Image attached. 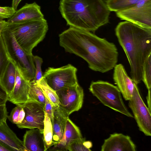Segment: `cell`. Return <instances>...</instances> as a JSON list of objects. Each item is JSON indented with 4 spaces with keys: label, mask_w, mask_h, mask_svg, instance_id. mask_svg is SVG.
I'll return each instance as SVG.
<instances>
[{
    "label": "cell",
    "mask_w": 151,
    "mask_h": 151,
    "mask_svg": "<svg viewBox=\"0 0 151 151\" xmlns=\"http://www.w3.org/2000/svg\"><path fill=\"white\" fill-rule=\"evenodd\" d=\"M58 36L60 46L84 59L92 70L104 73L117 64L118 52L115 44L90 32L70 27Z\"/></svg>",
    "instance_id": "obj_1"
},
{
    "label": "cell",
    "mask_w": 151,
    "mask_h": 151,
    "mask_svg": "<svg viewBox=\"0 0 151 151\" xmlns=\"http://www.w3.org/2000/svg\"><path fill=\"white\" fill-rule=\"evenodd\" d=\"M115 32L129 61L131 78L137 84L142 80L144 63L151 54V29L125 21L119 23Z\"/></svg>",
    "instance_id": "obj_2"
},
{
    "label": "cell",
    "mask_w": 151,
    "mask_h": 151,
    "mask_svg": "<svg viewBox=\"0 0 151 151\" xmlns=\"http://www.w3.org/2000/svg\"><path fill=\"white\" fill-rule=\"evenodd\" d=\"M59 9L70 27L94 32L109 22L111 12L103 0H60Z\"/></svg>",
    "instance_id": "obj_3"
},
{
    "label": "cell",
    "mask_w": 151,
    "mask_h": 151,
    "mask_svg": "<svg viewBox=\"0 0 151 151\" xmlns=\"http://www.w3.org/2000/svg\"><path fill=\"white\" fill-rule=\"evenodd\" d=\"M5 28L12 33L20 46L28 54L45 38L48 29L44 18L33 19L7 24Z\"/></svg>",
    "instance_id": "obj_4"
},
{
    "label": "cell",
    "mask_w": 151,
    "mask_h": 151,
    "mask_svg": "<svg viewBox=\"0 0 151 151\" xmlns=\"http://www.w3.org/2000/svg\"><path fill=\"white\" fill-rule=\"evenodd\" d=\"M0 35L10 60L26 79L30 81L34 80L35 66L33 55L28 54L20 46L12 33L7 29L4 27Z\"/></svg>",
    "instance_id": "obj_5"
},
{
    "label": "cell",
    "mask_w": 151,
    "mask_h": 151,
    "mask_svg": "<svg viewBox=\"0 0 151 151\" xmlns=\"http://www.w3.org/2000/svg\"><path fill=\"white\" fill-rule=\"evenodd\" d=\"M89 90L104 105L128 117L134 116L123 101L121 93L116 86L106 81H92Z\"/></svg>",
    "instance_id": "obj_6"
},
{
    "label": "cell",
    "mask_w": 151,
    "mask_h": 151,
    "mask_svg": "<svg viewBox=\"0 0 151 151\" xmlns=\"http://www.w3.org/2000/svg\"><path fill=\"white\" fill-rule=\"evenodd\" d=\"M77 71L76 67L70 64L58 68L49 67L42 77L47 85L56 91L78 83Z\"/></svg>",
    "instance_id": "obj_7"
},
{
    "label": "cell",
    "mask_w": 151,
    "mask_h": 151,
    "mask_svg": "<svg viewBox=\"0 0 151 151\" xmlns=\"http://www.w3.org/2000/svg\"><path fill=\"white\" fill-rule=\"evenodd\" d=\"M121 20L151 29V0H142L130 8L116 12Z\"/></svg>",
    "instance_id": "obj_8"
},
{
    "label": "cell",
    "mask_w": 151,
    "mask_h": 151,
    "mask_svg": "<svg viewBox=\"0 0 151 151\" xmlns=\"http://www.w3.org/2000/svg\"><path fill=\"white\" fill-rule=\"evenodd\" d=\"M129 106L131 109L139 130L146 136L151 135V112L143 101L137 85Z\"/></svg>",
    "instance_id": "obj_9"
},
{
    "label": "cell",
    "mask_w": 151,
    "mask_h": 151,
    "mask_svg": "<svg viewBox=\"0 0 151 151\" xmlns=\"http://www.w3.org/2000/svg\"><path fill=\"white\" fill-rule=\"evenodd\" d=\"M56 92L59 99L60 106L68 115L82 108L84 92L78 83Z\"/></svg>",
    "instance_id": "obj_10"
},
{
    "label": "cell",
    "mask_w": 151,
    "mask_h": 151,
    "mask_svg": "<svg viewBox=\"0 0 151 151\" xmlns=\"http://www.w3.org/2000/svg\"><path fill=\"white\" fill-rule=\"evenodd\" d=\"M21 105L24 111L25 116L17 126L20 129H37L43 133L45 118L43 107L37 103L31 101Z\"/></svg>",
    "instance_id": "obj_11"
},
{
    "label": "cell",
    "mask_w": 151,
    "mask_h": 151,
    "mask_svg": "<svg viewBox=\"0 0 151 151\" xmlns=\"http://www.w3.org/2000/svg\"><path fill=\"white\" fill-rule=\"evenodd\" d=\"M114 68V81L124 98L125 100L128 101L132 98L135 86L137 84L127 75L122 64H116Z\"/></svg>",
    "instance_id": "obj_12"
},
{
    "label": "cell",
    "mask_w": 151,
    "mask_h": 151,
    "mask_svg": "<svg viewBox=\"0 0 151 151\" xmlns=\"http://www.w3.org/2000/svg\"><path fill=\"white\" fill-rule=\"evenodd\" d=\"M136 147L130 137L122 133L110 135L104 140L101 151H135Z\"/></svg>",
    "instance_id": "obj_13"
},
{
    "label": "cell",
    "mask_w": 151,
    "mask_h": 151,
    "mask_svg": "<svg viewBox=\"0 0 151 151\" xmlns=\"http://www.w3.org/2000/svg\"><path fill=\"white\" fill-rule=\"evenodd\" d=\"M16 67V77L14 89L8 101L16 105H22L28 100L30 81L26 79Z\"/></svg>",
    "instance_id": "obj_14"
},
{
    "label": "cell",
    "mask_w": 151,
    "mask_h": 151,
    "mask_svg": "<svg viewBox=\"0 0 151 151\" xmlns=\"http://www.w3.org/2000/svg\"><path fill=\"white\" fill-rule=\"evenodd\" d=\"M82 137L78 127L68 118L66 122L64 132L61 139L47 150L68 151V147L71 143Z\"/></svg>",
    "instance_id": "obj_15"
},
{
    "label": "cell",
    "mask_w": 151,
    "mask_h": 151,
    "mask_svg": "<svg viewBox=\"0 0 151 151\" xmlns=\"http://www.w3.org/2000/svg\"><path fill=\"white\" fill-rule=\"evenodd\" d=\"M40 6L35 2L26 3L19 10L16 11L14 15L7 21L10 24L33 19L44 18V16L41 11Z\"/></svg>",
    "instance_id": "obj_16"
},
{
    "label": "cell",
    "mask_w": 151,
    "mask_h": 151,
    "mask_svg": "<svg viewBox=\"0 0 151 151\" xmlns=\"http://www.w3.org/2000/svg\"><path fill=\"white\" fill-rule=\"evenodd\" d=\"M0 142L13 151H27L23 141L9 127L6 121L0 123Z\"/></svg>",
    "instance_id": "obj_17"
},
{
    "label": "cell",
    "mask_w": 151,
    "mask_h": 151,
    "mask_svg": "<svg viewBox=\"0 0 151 151\" xmlns=\"http://www.w3.org/2000/svg\"><path fill=\"white\" fill-rule=\"evenodd\" d=\"M69 116L60 106L55 107L52 124V142L54 145L59 142L61 139Z\"/></svg>",
    "instance_id": "obj_18"
},
{
    "label": "cell",
    "mask_w": 151,
    "mask_h": 151,
    "mask_svg": "<svg viewBox=\"0 0 151 151\" xmlns=\"http://www.w3.org/2000/svg\"><path fill=\"white\" fill-rule=\"evenodd\" d=\"M23 141L27 151H45L43 133L38 129L27 131Z\"/></svg>",
    "instance_id": "obj_19"
},
{
    "label": "cell",
    "mask_w": 151,
    "mask_h": 151,
    "mask_svg": "<svg viewBox=\"0 0 151 151\" xmlns=\"http://www.w3.org/2000/svg\"><path fill=\"white\" fill-rule=\"evenodd\" d=\"M16 77V67L11 61L0 78V83L4 88L9 96L14 86Z\"/></svg>",
    "instance_id": "obj_20"
},
{
    "label": "cell",
    "mask_w": 151,
    "mask_h": 151,
    "mask_svg": "<svg viewBox=\"0 0 151 151\" xmlns=\"http://www.w3.org/2000/svg\"><path fill=\"white\" fill-rule=\"evenodd\" d=\"M142 0H108L105 1L110 12H116L132 7Z\"/></svg>",
    "instance_id": "obj_21"
},
{
    "label": "cell",
    "mask_w": 151,
    "mask_h": 151,
    "mask_svg": "<svg viewBox=\"0 0 151 151\" xmlns=\"http://www.w3.org/2000/svg\"><path fill=\"white\" fill-rule=\"evenodd\" d=\"M36 83L42 90L45 97L55 107H59V99L56 91L47 85L44 78L42 77Z\"/></svg>",
    "instance_id": "obj_22"
},
{
    "label": "cell",
    "mask_w": 151,
    "mask_h": 151,
    "mask_svg": "<svg viewBox=\"0 0 151 151\" xmlns=\"http://www.w3.org/2000/svg\"><path fill=\"white\" fill-rule=\"evenodd\" d=\"M45 100L44 95L36 82L34 80L31 81L28 101H31L37 102L44 108Z\"/></svg>",
    "instance_id": "obj_23"
},
{
    "label": "cell",
    "mask_w": 151,
    "mask_h": 151,
    "mask_svg": "<svg viewBox=\"0 0 151 151\" xmlns=\"http://www.w3.org/2000/svg\"><path fill=\"white\" fill-rule=\"evenodd\" d=\"M45 118L44 122V128L43 132V138L45 151L54 145L52 142V127L49 117L45 113Z\"/></svg>",
    "instance_id": "obj_24"
},
{
    "label": "cell",
    "mask_w": 151,
    "mask_h": 151,
    "mask_svg": "<svg viewBox=\"0 0 151 151\" xmlns=\"http://www.w3.org/2000/svg\"><path fill=\"white\" fill-rule=\"evenodd\" d=\"M25 116L24 111L21 105H17L11 111L7 118L12 123L16 125L20 124Z\"/></svg>",
    "instance_id": "obj_25"
},
{
    "label": "cell",
    "mask_w": 151,
    "mask_h": 151,
    "mask_svg": "<svg viewBox=\"0 0 151 151\" xmlns=\"http://www.w3.org/2000/svg\"><path fill=\"white\" fill-rule=\"evenodd\" d=\"M142 80L148 90L151 87V54L146 59L143 66Z\"/></svg>",
    "instance_id": "obj_26"
},
{
    "label": "cell",
    "mask_w": 151,
    "mask_h": 151,
    "mask_svg": "<svg viewBox=\"0 0 151 151\" xmlns=\"http://www.w3.org/2000/svg\"><path fill=\"white\" fill-rule=\"evenodd\" d=\"M10 60L7 54L2 38L0 35V78L2 75Z\"/></svg>",
    "instance_id": "obj_27"
},
{
    "label": "cell",
    "mask_w": 151,
    "mask_h": 151,
    "mask_svg": "<svg viewBox=\"0 0 151 151\" xmlns=\"http://www.w3.org/2000/svg\"><path fill=\"white\" fill-rule=\"evenodd\" d=\"M68 151H91L88 147V141L82 137L76 140L71 143L68 147Z\"/></svg>",
    "instance_id": "obj_28"
},
{
    "label": "cell",
    "mask_w": 151,
    "mask_h": 151,
    "mask_svg": "<svg viewBox=\"0 0 151 151\" xmlns=\"http://www.w3.org/2000/svg\"><path fill=\"white\" fill-rule=\"evenodd\" d=\"M33 60L35 66V76L34 80L36 82L43 76L41 66L43 63L42 58L38 56L33 55Z\"/></svg>",
    "instance_id": "obj_29"
},
{
    "label": "cell",
    "mask_w": 151,
    "mask_h": 151,
    "mask_svg": "<svg viewBox=\"0 0 151 151\" xmlns=\"http://www.w3.org/2000/svg\"><path fill=\"white\" fill-rule=\"evenodd\" d=\"M16 12V10L12 7L0 6V19H9Z\"/></svg>",
    "instance_id": "obj_30"
},
{
    "label": "cell",
    "mask_w": 151,
    "mask_h": 151,
    "mask_svg": "<svg viewBox=\"0 0 151 151\" xmlns=\"http://www.w3.org/2000/svg\"><path fill=\"white\" fill-rule=\"evenodd\" d=\"M45 103L43 108L45 113L50 119L52 124L53 117V114L55 106H54L49 100L45 97Z\"/></svg>",
    "instance_id": "obj_31"
},
{
    "label": "cell",
    "mask_w": 151,
    "mask_h": 151,
    "mask_svg": "<svg viewBox=\"0 0 151 151\" xmlns=\"http://www.w3.org/2000/svg\"><path fill=\"white\" fill-rule=\"evenodd\" d=\"M8 98L9 96L6 91L0 83V105H6Z\"/></svg>",
    "instance_id": "obj_32"
},
{
    "label": "cell",
    "mask_w": 151,
    "mask_h": 151,
    "mask_svg": "<svg viewBox=\"0 0 151 151\" xmlns=\"http://www.w3.org/2000/svg\"><path fill=\"white\" fill-rule=\"evenodd\" d=\"M8 114L6 105H0V123L6 121Z\"/></svg>",
    "instance_id": "obj_33"
},
{
    "label": "cell",
    "mask_w": 151,
    "mask_h": 151,
    "mask_svg": "<svg viewBox=\"0 0 151 151\" xmlns=\"http://www.w3.org/2000/svg\"><path fill=\"white\" fill-rule=\"evenodd\" d=\"M148 108L151 111V89L148 90V93L146 97Z\"/></svg>",
    "instance_id": "obj_34"
},
{
    "label": "cell",
    "mask_w": 151,
    "mask_h": 151,
    "mask_svg": "<svg viewBox=\"0 0 151 151\" xmlns=\"http://www.w3.org/2000/svg\"><path fill=\"white\" fill-rule=\"evenodd\" d=\"M11 148L4 144L0 142V151H12Z\"/></svg>",
    "instance_id": "obj_35"
},
{
    "label": "cell",
    "mask_w": 151,
    "mask_h": 151,
    "mask_svg": "<svg viewBox=\"0 0 151 151\" xmlns=\"http://www.w3.org/2000/svg\"><path fill=\"white\" fill-rule=\"evenodd\" d=\"M22 0H12V7L15 10H16L18 5Z\"/></svg>",
    "instance_id": "obj_36"
},
{
    "label": "cell",
    "mask_w": 151,
    "mask_h": 151,
    "mask_svg": "<svg viewBox=\"0 0 151 151\" xmlns=\"http://www.w3.org/2000/svg\"><path fill=\"white\" fill-rule=\"evenodd\" d=\"M7 24V22L2 19H0V35L1 32Z\"/></svg>",
    "instance_id": "obj_37"
},
{
    "label": "cell",
    "mask_w": 151,
    "mask_h": 151,
    "mask_svg": "<svg viewBox=\"0 0 151 151\" xmlns=\"http://www.w3.org/2000/svg\"><path fill=\"white\" fill-rule=\"evenodd\" d=\"M104 1H107V0H103Z\"/></svg>",
    "instance_id": "obj_38"
}]
</instances>
